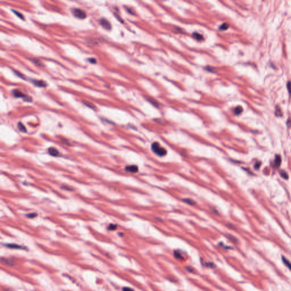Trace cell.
I'll list each match as a JSON object with an SVG mask.
<instances>
[{
	"label": "cell",
	"mask_w": 291,
	"mask_h": 291,
	"mask_svg": "<svg viewBox=\"0 0 291 291\" xmlns=\"http://www.w3.org/2000/svg\"><path fill=\"white\" fill-rule=\"evenodd\" d=\"M152 150L155 154L159 156H165L167 154V150L164 148L160 146L158 142H154L152 144Z\"/></svg>",
	"instance_id": "1"
},
{
	"label": "cell",
	"mask_w": 291,
	"mask_h": 291,
	"mask_svg": "<svg viewBox=\"0 0 291 291\" xmlns=\"http://www.w3.org/2000/svg\"><path fill=\"white\" fill-rule=\"evenodd\" d=\"M73 14L79 19H84L86 17V13L83 10L75 8L73 10Z\"/></svg>",
	"instance_id": "2"
},
{
	"label": "cell",
	"mask_w": 291,
	"mask_h": 291,
	"mask_svg": "<svg viewBox=\"0 0 291 291\" xmlns=\"http://www.w3.org/2000/svg\"><path fill=\"white\" fill-rule=\"evenodd\" d=\"M100 24H101L102 26L104 28H105L106 30H110L111 29V24L110 22H109L107 19L105 18H103L100 20Z\"/></svg>",
	"instance_id": "3"
},
{
	"label": "cell",
	"mask_w": 291,
	"mask_h": 291,
	"mask_svg": "<svg viewBox=\"0 0 291 291\" xmlns=\"http://www.w3.org/2000/svg\"><path fill=\"white\" fill-rule=\"evenodd\" d=\"M126 170L127 171L132 172V173H135L137 172L138 171V168L137 165H128L126 167Z\"/></svg>",
	"instance_id": "4"
},
{
	"label": "cell",
	"mask_w": 291,
	"mask_h": 291,
	"mask_svg": "<svg viewBox=\"0 0 291 291\" xmlns=\"http://www.w3.org/2000/svg\"><path fill=\"white\" fill-rule=\"evenodd\" d=\"M48 153L51 155V156H58L59 154V151H58V150L55 149V148H54V147L49 148Z\"/></svg>",
	"instance_id": "5"
},
{
	"label": "cell",
	"mask_w": 291,
	"mask_h": 291,
	"mask_svg": "<svg viewBox=\"0 0 291 291\" xmlns=\"http://www.w3.org/2000/svg\"><path fill=\"white\" fill-rule=\"evenodd\" d=\"M33 82L34 83L35 85L39 86V87H45V86L47 85L45 81H41V80H35L33 81Z\"/></svg>",
	"instance_id": "6"
},
{
	"label": "cell",
	"mask_w": 291,
	"mask_h": 291,
	"mask_svg": "<svg viewBox=\"0 0 291 291\" xmlns=\"http://www.w3.org/2000/svg\"><path fill=\"white\" fill-rule=\"evenodd\" d=\"M13 94L14 95V96L16 97L24 98L26 97H27L26 95H24L23 93L21 92L20 91H18V90H14V91H13Z\"/></svg>",
	"instance_id": "7"
},
{
	"label": "cell",
	"mask_w": 291,
	"mask_h": 291,
	"mask_svg": "<svg viewBox=\"0 0 291 291\" xmlns=\"http://www.w3.org/2000/svg\"><path fill=\"white\" fill-rule=\"evenodd\" d=\"M281 257H282V260H283V262L284 263V264H285V266H287V267L291 271V263L286 258V257H285L284 256H282Z\"/></svg>",
	"instance_id": "8"
},
{
	"label": "cell",
	"mask_w": 291,
	"mask_h": 291,
	"mask_svg": "<svg viewBox=\"0 0 291 291\" xmlns=\"http://www.w3.org/2000/svg\"><path fill=\"white\" fill-rule=\"evenodd\" d=\"M7 247L10 248H14V249H23V247L20 245L16 244H6Z\"/></svg>",
	"instance_id": "9"
},
{
	"label": "cell",
	"mask_w": 291,
	"mask_h": 291,
	"mask_svg": "<svg viewBox=\"0 0 291 291\" xmlns=\"http://www.w3.org/2000/svg\"><path fill=\"white\" fill-rule=\"evenodd\" d=\"M281 158H280V156H279V155H276V158H275V161H274V164H275V166H276V167H279L280 164H281Z\"/></svg>",
	"instance_id": "10"
},
{
	"label": "cell",
	"mask_w": 291,
	"mask_h": 291,
	"mask_svg": "<svg viewBox=\"0 0 291 291\" xmlns=\"http://www.w3.org/2000/svg\"><path fill=\"white\" fill-rule=\"evenodd\" d=\"M18 128H19V130H20L21 131L23 132V133H26V128L25 126L21 122L18 123Z\"/></svg>",
	"instance_id": "11"
},
{
	"label": "cell",
	"mask_w": 291,
	"mask_h": 291,
	"mask_svg": "<svg viewBox=\"0 0 291 291\" xmlns=\"http://www.w3.org/2000/svg\"><path fill=\"white\" fill-rule=\"evenodd\" d=\"M193 37L195 38L197 40H201L202 39V38H203V37L201 35H200V34H198V33H194L193 34Z\"/></svg>",
	"instance_id": "12"
},
{
	"label": "cell",
	"mask_w": 291,
	"mask_h": 291,
	"mask_svg": "<svg viewBox=\"0 0 291 291\" xmlns=\"http://www.w3.org/2000/svg\"><path fill=\"white\" fill-rule=\"evenodd\" d=\"M280 175H281V177L284 178V179H287L288 178V174H287V173L285 171H283V170L280 171Z\"/></svg>",
	"instance_id": "13"
},
{
	"label": "cell",
	"mask_w": 291,
	"mask_h": 291,
	"mask_svg": "<svg viewBox=\"0 0 291 291\" xmlns=\"http://www.w3.org/2000/svg\"><path fill=\"white\" fill-rule=\"evenodd\" d=\"M243 109H242V107H241V106H238L236 107L235 109V110H234V113H235V114H239L240 113H241L242 112Z\"/></svg>",
	"instance_id": "14"
},
{
	"label": "cell",
	"mask_w": 291,
	"mask_h": 291,
	"mask_svg": "<svg viewBox=\"0 0 291 291\" xmlns=\"http://www.w3.org/2000/svg\"><path fill=\"white\" fill-rule=\"evenodd\" d=\"M275 113H276V115L277 116H278V117H280V116H282L281 111V110H280V109L279 108V107H276V112H275Z\"/></svg>",
	"instance_id": "15"
},
{
	"label": "cell",
	"mask_w": 291,
	"mask_h": 291,
	"mask_svg": "<svg viewBox=\"0 0 291 291\" xmlns=\"http://www.w3.org/2000/svg\"><path fill=\"white\" fill-rule=\"evenodd\" d=\"M84 103L85 104V105H86L88 107H91V108H92V109H94L95 108V106H94V105H93V104L89 103V102L85 101V102H84Z\"/></svg>",
	"instance_id": "16"
},
{
	"label": "cell",
	"mask_w": 291,
	"mask_h": 291,
	"mask_svg": "<svg viewBox=\"0 0 291 291\" xmlns=\"http://www.w3.org/2000/svg\"><path fill=\"white\" fill-rule=\"evenodd\" d=\"M116 228H117V226L116 225H114V224H111L109 226V229L110 230H115Z\"/></svg>",
	"instance_id": "17"
},
{
	"label": "cell",
	"mask_w": 291,
	"mask_h": 291,
	"mask_svg": "<svg viewBox=\"0 0 291 291\" xmlns=\"http://www.w3.org/2000/svg\"><path fill=\"white\" fill-rule=\"evenodd\" d=\"M13 12L17 15L18 17H19V18H20L21 19H23V15L21 14L20 13H19V12H18L17 11H15V10H13Z\"/></svg>",
	"instance_id": "18"
},
{
	"label": "cell",
	"mask_w": 291,
	"mask_h": 291,
	"mask_svg": "<svg viewBox=\"0 0 291 291\" xmlns=\"http://www.w3.org/2000/svg\"><path fill=\"white\" fill-rule=\"evenodd\" d=\"M229 27V25L227 23H223L220 27V29L222 30H226Z\"/></svg>",
	"instance_id": "19"
},
{
	"label": "cell",
	"mask_w": 291,
	"mask_h": 291,
	"mask_svg": "<svg viewBox=\"0 0 291 291\" xmlns=\"http://www.w3.org/2000/svg\"><path fill=\"white\" fill-rule=\"evenodd\" d=\"M36 216V213H30V214H28L27 215V217L29 218H34Z\"/></svg>",
	"instance_id": "20"
},
{
	"label": "cell",
	"mask_w": 291,
	"mask_h": 291,
	"mask_svg": "<svg viewBox=\"0 0 291 291\" xmlns=\"http://www.w3.org/2000/svg\"><path fill=\"white\" fill-rule=\"evenodd\" d=\"M287 88H288V91L290 93H291V82H288L287 84Z\"/></svg>",
	"instance_id": "21"
},
{
	"label": "cell",
	"mask_w": 291,
	"mask_h": 291,
	"mask_svg": "<svg viewBox=\"0 0 291 291\" xmlns=\"http://www.w3.org/2000/svg\"><path fill=\"white\" fill-rule=\"evenodd\" d=\"M123 291H135L132 290L131 288H128V287H124V288H123Z\"/></svg>",
	"instance_id": "22"
},
{
	"label": "cell",
	"mask_w": 291,
	"mask_h": 291,
	"mask_svg": "<svg viewBox=\"0 0 291 291\" xmlns=\"http://www.w3.org/2000/svg\"><path fill=\"white\" fill-rule=\"evenodd\" d=\"M88 60H89L91 63H93V64H94V63H96V60L95 59H93V58H92V59H89Z\"/></svg>",
	"instance_id": "23"
},
{
	"label": "cell",
	"mask_w": 291,
	"mask_h": 291,
	"mask_svg": "<svg viewBox=\"0 0 291 291\" xmlns=\"http://www.w3.org/2000/svg\"><path fill=\"white\" fill-rule=\"evenodd\" d=\"M260 163H259V162H257L256 164H255V168L256 169H258L259 167H260Z\"/></svg>",
	"instance_id": "24"
},
{
	"label": "cell",
	"mask_w": 291,
	"mask_h": 291,
	"mask_svg": "<svg viewBox=\"0 0 291 291\" xmlns=\"http://www.w3.org/2000/svg\"><path fill=\"white\" fill-rule=\"evenodd\" d=\"M287 125H288L289 127L291 128V118H290V119L287 121Z\"/></svg>",
	"instance_id": "25"
}]
</instances>
